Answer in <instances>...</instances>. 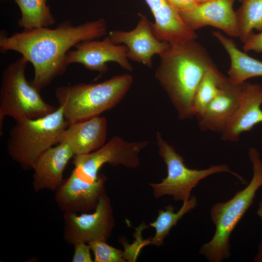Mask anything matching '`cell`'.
<instances>
[{
    "label": "cell",
    "mask_w": 262,
    "mask_h": 262,
    "mask_svg": "<svg viewBox=\"0 0 262 262\" xmlns=\"http://www.w3.org/2000/svg\"><path fill=\"white\" fill-rule=\"evenodd\" d=\"M16 122L10 132L7 150L12 159L25 170L32 169L43 152L59 143L67 126L60 106L46 116Z\"/></svg>",
    "instance_id": "obj_5"
},
{
    "label": "cell",
    "mask_w": 262,
    "mask_h": 262,
    "mask_svg": "<svg viewBox=\"0 0 262 262\" xmlns=\"http://www.w3.org/2000/svg\"><path fill=\"white\" fill-rule=\"evenodd\" d=\"M107 32V23L103 18L77 25L66 20L53 29L23 30L10 36L1 33L0 49L1 52L16 51L32 64L34 77L31 82L41 91L65 73L69 66L66 55L72 47L98 39Z\"/></svg>",
    "instance_id": "obj_1"
},
{
    "label": "cell",
    "mask_w": 262,
    "mask_h": 262,
    "mask_svg": "<svg viewBox=\"0 0 262 262\" xmlns=\"http://www.w3.org/2000/svg\"><path fill=\"white\" fill-rule=\"evenodd\" d=\"M63 214L64 238L73 246L81 242L106 241L115 226L110 199L106 194L100 198L92 213Z\"/></svg>",
    "instance_id": "obj_9"
},
{
    "label": "cell",
    "mask_w": 262,
    "mask_h": 262,
    "mask_svg": "<svg viewBox=\"0 0 262 262\" xmlns=\"http://www.w3.org/2000/svg\"><path fill=\"white\" fill-rule=\"evenodd\" d=\"M228 77L216 66L207 71L196 91L193 102L194 115L198 118L209 103L219 93Z\"/></svg>",
    "instance_id": "obj_21"
},
{
    "label": "cell",
    "mask_w": 262,
    "mask_h": 262,
    "mask_svg": "<svg viewBox=\"0 0 262 262\" xmlns=\"http://www.w3.org/2000/svg\"><path fill=\"white\" fill-rule=\"evenodd\" d=\"M140 18L135 26L129 31L114 30L108 35L116 44L125 45L128 59L143 64L149 68L152 67V57L161 54L169 44L158 39L154 34L152 22L144 14H139Z\"/></svg>",
    "instance_id": "obj_12"
},
{
    "label": "cell",
    "mask_w": 262,
    "mask_h": 262,
    "mask_svg": "<svg viewBox=\"0 0 262 262\" xmlns=\"http://www.w3.org/2000/svg\"><path fill=\"white\" fill-rule=\"evenodd\" d=\"M253 174L249 184L229 200L214 204L211 217L215 226L212 239L203 244L199 253L209 262H220L230 256V236L233 230L252 204L256 192L262 185V162L256 148L248 151Z\"/></svg>",
    "instance_id": "obj_4"
},
{
    "label": "cell",
    "mask_w": 262,
    "mask_h": 262,
    "mask_svg": "<svg viewBox=\"0 0 262 262\" xmlns=\"http://www.w3.org/2000/svg\"><path fill=\"white\" fill-rule=\"evenodd\" d=\"M253 261L255 262H262V240L259 245L258 252Z\"/></svg>",
    "instance_id": "obj_27"
},
{
    "label": "cell",
    "mask_w": 262,
    "mask_h": 262,
    "mask_svg": "<svg viewBox=\"0 0 262 262\" xmlns=\"http://www.w3.org/2000/svg\"><path fill=\"white\" fill-rule=\"evenodd\" d=\"M19 7L21 17L17 24L23 30L49 27L55 24L48 0H14Z\"/></svg>",
    "instance_id": "obj_19"
},
{
    "label": "cell",
    "mask_w": 262,
    "mask_h": 262,
    "mask_svg": "<svg viewBox=\"0 0 262 262\" xmlns=\"http://www.w3.org/2000/svg\"><path fill=\"white\" fill-rule=\"evenodd\" d=\"M236 0H209L180 12L186 25L193 31L205 26L216 28L231 37H238Z\"/></svg>",
    "instance_id": "obj_13"
},
{
    "label": "cell",
    "mask_w": 262,
    "mask_h": 262,
    "mask_svg": "<svg viewBox=\"0 0 262 262\" xmlns=\"http://www.w3.org/2000/svg\"><path fill=\"white\" fill-rule=\"evenodd\" d=\"M244 82L234 84L228 78L219 93L198 118L202 131L221 133L223 131L239 106Z\"/></svg>",
    "instance_id": "obj_16"
},
{
    "label": "cell",
    "mask_w": 262,
    "mask_h": 262,
    "mask_svg": "<svg viewBox=\"0 0 262 262\" xmlns=\"http://www.w3.org/2000/svg\"><path fill=\"white\" fill-rule=\"evenodd\" d=\"M195 0L196 1L197 3H202V2L206 1L209 0Z\"/></svg>",
    "instance_id": "obj_29"
},
{
    "label": "cell",
    "mask_w": 262,
    "mask_h": 262,
    "mask_svg": "<svg viewBox=\"0 0 262 262\" xmlns=\"http://www.w3.org/2000/svg\"><path fill=\"white\" fill-rule=\"evenodd\" d=\"M74 48L75 49L69 50L66 55L68 65L80 64L86 68L98 72L101 75L107 71L108 63L113 62L125 70H133L127 55V47L114 43L108 35L102 40L94 39L81 42Z\"/></svg>",
    "instance_id": "obj_10"
},
{
    "label": "cell",
    "mask_w": 262,
    "mask_h": 262,
    "mask_svg": "<svg viewBox=\"0 0 262 262\" xmlns=\"http://www.w3.org/2000/svg\"><path fill=\"white\" fill-rule=\"evenodd\" d=\"M72 262H92L91 248L88 243H78L74 244Z\"/></svg>",
    "instance_id": "obj_24"
},
{
    "label": "cell",
    "mask_w": 262,
    "mask_h": 262,
    "mask_svg": "<svg viewBox=\"0 0 262 262\" xmlns=\"http://www.w3.org/2000/svg\"><path fill=\"white\" fill-rule=\"evenodd\" d=\"M155 77L180 119L194 116L197 87L208 70L214 66L206 49L196 40L169 44L159 55Z\"/></svg>",
    "instance_id": "obj_2"
},
{
    "label": "cell",
    "mask_w": 262,
    "mask_h": 262,
    "mask_svg": "<svg viewBox=\"0 0 262 262\" xmlns=\"http://www.w3.org/2000/svg\"><path fill=\"white\" fill-rule=\"evenodd\" d=\"M236 13L241 42L244 43L254 30L262 31V0H242Z\"/></svg>",
    "instance_id": "obj_22"
},
{
    "label": "cell",
    "mask_w": 262,
    "mask_h": 262,
    "mask_svg": "<svg viewBox=\"0 0 262 262\" xmlns=\"http://www.w3.org/2000/svg\"><path fill=\"white\" fill-rule=\"evenodd\" d=\"M262 85L245 82L239 106L221 132L224 141L236 142L241 134L262 123Z\"/></svg>",
    "instance_id": "obj_14"
},
{
    "label": "cell",
    "mask_w": 262,
    "mask_h": 262,
    "mask_svg": "<svg viewBox=\"0 0 262 262\" xmlns=\"http://www.w3.org/2000/svg\"><path fill=\"white\" fill-rule=\"evenodd\" d=\"M149 142H128L118 136L112 138L97 150L85 154L75 155L72 172L87 181L96 180L100 168L105 164L135 168L140 164L139 153Z\"/></svg>",
    "instance_id": "obj_8"
},
{
    "label": "cell",
    "mask_w": 262,
    "mask_h": 262,
    "mask_svg": "<svg viewBox=\"0 0 262 262\" xmlns=\"http://www.w3.org/2000/svg\"><path fill=\"white\" fill-rule=\"evenodd\" d=\"M156 142L159 153L166 165L167 175L161 182L149 184L156 198L167 195L172 196L176 201L183 202L191 197L192 190L201 180L220 172L229 173L243 183H246L244 179L225 164L212 165L201 170L189 168L185 164L183 157L164 139L159 131L156 133Z\"/></svg>",
    "instance_id": "obj_7"
},
{
    "label": "cell",
    "mask_w": 262,
    "mask_h": 262,
    "mask_svg": "<svg viewBox=\"0 0 262 262\" xmlns=\"http://www.w3.org/2000/svg\"><path fill=\"white\" fill-rule=\"evenodd\" d=\"M94 256L95 262H124V252L108 244L106 241H95L88 243Z\"/></svg>",
    "instance_id": "obj_23"
},
{
    "label": "cell",
    "mask_w": 262,
    "mask_h": 262,
    "mask_svg": "<svg viewBox=\"0 0 262 262\" xmlns=\"http://www.w3.org/2000/svg\"><path fill=\"white\" fill-rule=\"evenodd\" d=\"M107 133V120L99 115L68 125L62 132L59 143L67 144L74 156L85 154L104 145Z\"/></svg>",
    "instance_id": "obj_17"
},
{
    "label": "cell",
    "mask_w": 262,
    "mask_h": 262,
    "mask_svg": "<svg viewBox=\"0 0 262 262\" xmlns=\"http://www.w3.org/2000/svg\"><path fill=\"white\" fill-rule=\"evenodd\" d=\"M133 82L131 74H122L101 82L59 86L55 96L68 126L99 116L115 106L127 94Z\"/></svg>",
    "instance_id": "obj_3"
},
{
    "label": "cell",
    "mask_w": 262,
    "mask_h": 262,
    "mask_svg": "<svg viewBox=\"0 0 262 262\" xmlns=\"http://www.w3.org/2000/svg\"><path fill=\"white\" fill-rule=\"evenodd\" d=\"M197 204L196 196H192L183 202L181 207L177 212H175L174 208L171 205H167L164 210H159L156 219L149 225L155 229L154 236L149 240V244L156 246L162 245L172 227L176 225L184 214L194 209Z\"/></svg>",
    "instance_id": "obj_20"
},
{
    "label": "cell",
    "mask_w": 262,
    "mask_h": 262,
    "mask_svg": "<svg viewBox=\"0 0 262 262\" xmlns=\"http://www.w3.org/2000/svg\"><path fill=\"white\" fill-rule=\"evenodd\" d=\"M29 62L23 56L9 64L3 70L0 89V131L4 118L15 121L35 119L54 112L58 107L45 102L40 92L26 76Z\"/></svg>",
    "instance_id": "obj_6"
},
{
    "label": "cell",
    "mask_w": 262,
    "mask_h": 262,
    "mask_svg": "<svg viewBox=\"0 0 262 262\" xmlns=\"http://www.w3.org/2000/svg\"><path fill=\"white\" fill-rule=\"evenodd\" d=\"M179 12L190 10L198 3L195 0H167Z\"/></svg>",
    "instance_id": "obj_26"
},
{
    "label": "cell",
    "mask_w": 262,
    "mask_h": 262,
    "mask_svg": "<svg viewBox=\"0 0 262 262\" xmlns=\"http://www.w3.org/2000/svg\"><path fill=\"white\" fill-rule=\"evenodd\" d=\"M243 44V49L246 52L250 51L262 52V31L258 33H252Z\"/></svg>",
    "instance_id": "obj_25"
},
{
    "label": "cell",
    "mask_w": 262,
    "mask_h": 262,
    "mask_svg": "<svg viewBox=\"0 0 262 262\" xmlns=\"http://www.w3.org/2000/svg\"><path fill=\"white\" fill-rule=\"evenodd\" d=\"M257 213L262 221V198L259 202V205Z\"/></svg>",
    "instance_id": "obj_28"
},
{
    "label": "cell",
    "mask_w": 262,
    "mask_h": 262,
    "mask_svg": "<svg viewBox=\"0 0 262 262\" xmlns=\"http://www.w3.org/2000/svg\"><path fill=\"white\" fill-rule=\"evenodd\" d=\"M74 156L72 150L65 143H59L43 152L32 168L34 190L56 191L64 180L63 173L67 164Z\"/></svg>",
    "instance_id": "obj_15"
},
{
    "label": "cell",
    "mask_w": 262,
    "mask_h": 262,
    "mask_svg": "<svg viewBox=\"0 0 262 262\" xmlns=\"http://www.w3.org/2000/svg\"><path fill=\"white\" fill-rule=\"evenodd\" d=\"M107 177L100 174L93 181H87L71 172L55 191V201L65 213H87L96 208L105 193Z\"/></svg>",
    "instance_id": "obj_11"
},
{
    "label": "cell",
    "mask_w": 262,
    "mask_h": 262,
    "mask_svg": "<svg viewBox=\"0 0 262 262\" xmlns=\"http://www.w3.org/2000/svg\"><path fill=\"white\" fill-rule=\"evenodd\" d=\"M212 33L230 58V65L227 73L232 83L239 84L249 78L262 77V61L240 50L232 39L219 31H213Z\"/></svg>",
    "instance_id": "obj_18"
}]
</instances>
